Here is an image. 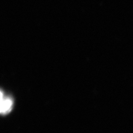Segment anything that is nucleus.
<instances>
[{"instance_id":"nucleus-1","label":"nucleus","mask_w":133,"mask_h":133,"mask_svg":"<svg viewBox=\"0 0 133 133\" xmlns=\"http://www.w3.org/2000/svg\"><path fill=\"white\" fill-rule=\"evenodd\" d=\"M12 107V101L9 98H3L0 102V114H6L9 112Z\"/></svg>"},{"instance_id":"nucleus-2","label":"nucleus","mask_w":133,"mask_h":133,"mask_svg":"<svg viewBox=\"0 0 133 133\" xmlns=\"http://www.w3.org/2000/svg\"><path fill=\"white\" fill-rule=\"evenodd\" d=\"M3 98H4V96H3V92L0 91V102H1V101L3 99Z\"/></svg>"}]
</instances>
